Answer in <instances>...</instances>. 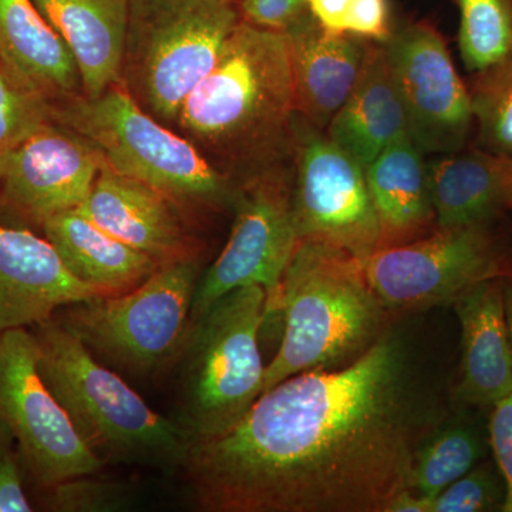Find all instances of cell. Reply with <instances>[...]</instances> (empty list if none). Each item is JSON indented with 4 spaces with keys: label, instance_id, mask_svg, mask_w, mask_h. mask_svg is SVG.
Here are the masks:
<instances>
[{
    "label": "cell",
    "instance_id": "f1b7e54d",
    "mask_svg": "<svg viewBox=\"0 0 512 512\" xmlns=\"http://www.w3.org/2000/svg\"><path fill=\"white\" fill-rule=\"evenodd\" d=\"M52 121V103L0 64V156Z\"/></svg>",
    "mask_w": 512,
    "mask_h": 512
},
{
    "label": "cell",
    "instance_id": "d6a6232c",
    "mask_svg": "<svg viewBox=\"0 0 512 512\" xmlns=\"http://www.w3.org/2000/svg\"><path fill=\"white\" fill-rule=\"evenodd\" d=\"M346 32L369 42H387L393 33L389 0H352Z\"/></svg>",
    "mask_w": 512,
    "mask_h": 512
},
{
    "label": "cell",
    "instance_id": "83f0119b",
    "mask_svg": "<svg viewBox=\"0 0 512 512\" xmlns=\"http://www.w3.org/2000/svg\"><path fill=\"white\" fill-rule=\"evenodd\" d=\"M84 474L39 491L36 507L52 512H117L130 510L136 490L121 481Z\"/></svg>",
    "mask_w": 512,
    "mask_h": 512
},
{
    "label": "cell",
    "instance_id": "ba28073f",
    "mask_svg": "<svg viewBox=\"0 0 512 512\" xmlns=\"http://www.w3.org/2000/svg\"><path fill=\"white\" fill-rule=\"evenodd\" d=\"M200 262L161 265L121 295H97L64 306L55 318L101 365L123 377L150 379L173 366L190 328Z\"/></svg>",
    "mask_w": 512,
    "mask_h": 512
},
{
    "label": "cell",
    "instance_id": "1f68e13d",
    "mask_svg": "<svg viewBox=\"0 0 512 512\" xmlns=\"http://www.w3.org/2000/svg\"><path fill=\"white\" fill-rule=\"evenodd\" d=\"M488 441L505 485L504 512H512V392L491 407Z\"/></svg>",
    "mask_w": 512,
    "mask_h": 512
},
{
    "label": "cell",
    "instance_id": "5bb4252c",
    "mask_svg": "<svg viewBox=\"0 0 512 512\" xmlns=\"http://www.w3.org/2000/svg\"><path fill=\"white\" fill-rule=\"evenodd\" d=\"M104 165L93 144L52 121L0 156V204L42 228L82 207Z\"/></svg>",
    "mask_w": 512,
    "mask_h": 512
},
{
    "label": "cell",
    "instance_id": "7c38bea8",
    "mask_svg": "<svg viewBox=\"0 0 512 512\" xmlns=\"http://www.w3.org/2000/svg\"><path fill=\"white\" fill-rule=\"evenodd\" d=\"M370 288L389 312L450 305L471 286L510 274L487 225L437 228L383 247L363 262Z\"/></svg>",
    "mask_w": 512,
    "mask_h": 512
},
{
    "label": "cell",
    "instance_id": "e0dca14e",
    "mask_svg": "<svg viewBox=\"0 0 512 512\" xmlns=\"http://www.w3.org/2000/svg\"><path fill=\"white\" fill-rule=\"evenodd\" d=\"M503 278L471 286L453 302L461 326L460 379L454 400L461 406L493 407L512 392Z\"/></svg>",
    "mask_w": 512,
    "mask_h": 512
},
{
    "label": "cell",
    "instance_id": "d4e9b609",
    "mask_svg": "<svg viewBox=\"0 0 512 512\" xmlns=\"http://www.w3.org/2000/svg\"><path fill=\"white\" fill-rule=\"evenodd\" d=\"M485 454L483 437L466 420H444L414 454L409 488L429 498L477 466Z\"/></svg>",
    "mask_w": 512,
    "mask_h": 512
},
{
    "label": "cell",
    "instance_id": "8992f818",
    "mask_svg": "<svg viewBox=\"0 0 512 512\" xmlns=\"http://www.w3.org/2000/svg\"><path fill=\"white\" fill-rule=\"evenodd\" d=\"M52 119L99 150L111 170L143 181L181 208L232 207L237 185L191 141L114 84L100 96L53 101Z\"/></svg>",
    "mask_w": 512,
    "mask_h": 512
},
{
    "label": "cell",
    "instance_id": "cb8c5ba5",
    "mask_svg": "<svg viewBox=\"0 0 512 512\" xmlns=\"http://www.w3.org/2000/svg\"><path fill=\"white\" fill-rule=\"evenodd\" d=\"M365 174L380 225L379 248L423 237L436 224L427 163L412 138L384 148Z\"/></svg>",
    "mask_w": 512,
    "mask_h": 512
},
{
    "label": "cell",
    "instance_id": "277c9868",
    "mask_svg": "<svg viewBox=\"0 0 512 512\" xmlns=\"http://www.w3.org/2000/svg\"><path fill=\"white\" fill-rule=\"evenodd\" d=\"M30 330L43 379L104 466L164 473L183 468L191 443L177 421L154 412L123 376L94 359L55 316Z\"/></svg>",
    "mask_w": 512,
    "mask_h": 512
},
{
    "label": "cell",
    "instance_id": "8d00e7d4",
    "mask_svg": "<svg viewBox=\"0 0 512 512\" xmlns=\"http://www.w3.org/2000/svg\"><path fill=\"white\" fill-rule=\"evenodd\" d=\"M503 298L505 323H507L508 339H510V348L512 355V275H505L503 278Z\"/></svg>",
    "mask_w": 512,
    "mask_h": 512
},
{
    "label": "cell",
    "instance_id": "ac0fdd59",
    "mask_svg": "<svg viewBox=\"0 0 512 512\" xmlns=\"http://www.w3.org/2000/svg\"><path fill=\"white\" fill-rule=\"evenodd\" d=\"M284 32L291 57L296 113L326 130L355 86L366 40L349 33L326 32L309 10Z\"/></svg>",
    "mask_w": 512,
    "mask_h": 512
},
{
    "label": "cell",
    "instance_id": "484cf974",
    "mask_svg": "<svg viewBox=\"0 0 512 512\" xmlns=\"http://www.w3.org/2000/svg\"><path fill=\"white\" fill-rule=\"evenodd\" d=\"M460 13L458 46L468 72L477 73L512 52V0H453Z\"/></svg>",
    "mask_w": 512,
    "mask_h": 512
},
{
    "label": "cell",
    "instance_id": "6da1fadb",
    "mask_svg": "<svg viewBox=\"0 0 512 512\" xmlns=\"http://www.w3.org/2000/svg\"><path fill=\"white\" fill-rule=\"evenodd\" d=\"M446 413L409 338L387 328L350 365L266 390L180 471L204 512H386Z\"/></svg>",
    "mask_w": 512,
    "mask_h": 512
},
{
    "label": "cell",
    "instance_id": "ffe728a7",
    "mask_svg": "<svg viewBox=\"0 0 512 512\" xmlns=\"http://www.w3.org/2000/svg\"><path fill=\"white\" fill-rule=\"evenodd\" d=\"M72 53L84 96L120 83L128 0H33Z\"/></svg>",
    "mask_w": 512,
    "mask_h": 512
},
{
    "label": "cell",
    "instance_id": "74e56055",
    "mask_svg": "<svg viewBox=\"0 0 512 512\" xmlns=\"http://www.w3.org/2000/svg\"><path fill=\"white\" fill-rule=\"evenodd\" d=\"M227 2L234 3V5H238V3L241 2V0H227Z\"/></svg>",
    "mask_w": 512,
    "mask_h": 512
},
{
    "label": "cell",
    "instance_id": "836d02e7",
    "mask_svg": "<svg viewBox=\"0 0 512 512\" xmlns=\"http://www.w3.org/2000/svg\"><path fill=\"white\" fill-rule=\"evenodd\" d=\"M237 6L242 19L275 30H285L308 12L306 0H241Z\"/></svg>",
    "mask_w": 512,
    "mask_h": 512
},
{
    "label": "cell",
    "instance_id": "603a6c76",
    "mask_svg": "<svg viewBox=\"0 0 512 512\" xmlns=\"http://www.w3.org/2000/svg\"><path fill=\"white\" fill-rule=\"evenodd\" d=\"M42 229L70 274L100 295L133 291L160 268L150 256L113 237L79 210L55 215Z\"/></svg>",
    "mask_w": 512,
    "mask_h": 512
},
{
    "label": "cell",
    "instance_id": "2e32d148",
    "mask_svg": "<svg viewBox=\"0 0 512 512\" xmlns=\"http://www.w3.org/2000/svg\"><path fill=\"white\" fill-rule=\"evenodd\" d=\"M97 295L70 274L46 238L0 225V336L32 329L64 306Z\"/></svg>",
    "mask_w": 512,
    "mask_h": 512
},
{
    "label": "cell",
    "instance_id": "3957f363",
    "mask_svg": "<svg viewBox=\"0 0 512 512\" xmlns=\"http://www.w3.org/2000/svg\"><path fill=\"white\" fill-rule=\"evenodd\" d=\"M281 345L265 367L264 390L311 370L350 365L383 335L387 315L363 264L342 249L301 241L282 279Z\"/></svg>",
    "mask_w": 512,
    "mask_h": 512
},
{
    "label": "cell",
    "instance_id": "4fadbf2b",
    "mask_svg": "<svg viewBox=\"0 0 512 512\" xmlns=\"http://www.w3.org/2000/svg\"><path fill=\"white\" fill-rule=\"evenodd\" d=\"M406 111L409 136L421 153L450 154L467 146L474 126L468 87L446 42L430 23H407L384 42Z\"/></svg>",
    "mask_w": 512,
    "mask_h": 512
},
{
    "label": "cell",
    "instance_id": "d590c367",
    "mask_svg": "<svg viewBox=\"0 0 512 512\" xmlns=\"http://www.w3.org/2000/svg\"><path fill=\"white\" fill-rule=\"evenodd\" d=\"M386 512H433V498L404 488L390 501Z\"/></svg>",
    "mask_w": 512,
    "mask_h": 512
},
{
    "label": "cell",
    "instance_id": "5b68a950",
    "mask_svg": "<svg viewBox=\"0 0 512 512\" xmlns=\"http://www.w3.org/2000/svg\"><path fill=\"white\" fill-rule=\"evenodd\" d=\"M266 293L244 286L212 303L190 328L175 357V416L192 444L221 436L251 409L264 390L259 333Z\"/></svg>",
    "mask_w": 512,
    "mask_h": 512
},
{
    "label": "cell",
    "instance_id": "4316f807",
    "mask_svg": "<svg viewBox=\"0 0 512 512\" xmlns=\"http://www.w3.org/2000/svg\"><path fill=\"white\" fill-rule=\"evenodd\" d=\"M473 74L468 93L480 144L512 158V52Z\"/></svg>",
    "mask_w": 512,
    "mask_h": 512
},
{
    "label": "cell",
    "instance_id": "f546056e",
    "mask_svg": "<svg viewBox=\"0 0 512 512\" xmlns=\"http://www.w3.org/2000/svg\"><path fill=\"white\" fill-rule=\"evenodd\" d=\"M505 485L497 466H477L433 498V512L503 511Z\"/></svg>",
    "mask_w": 512,
    "mask_h": 512
},
{
    "label": "cell",
    "instance_id": "4dcf8cb0",
    "mask_svg": "<svg viewBox=\"0 0 512 512\" xmlns=\"http://www.w3.org/2000/svg\"><path fill=\"white\" fill-rule=\"evenodd\" d=\"M36 510L18 444L12 431L0 421V512Z\"/></svg>",
    "mask_w": 512,
    "mask_h": 512
},
{
    "label": "cell",
    "instance_id": "30bf717a",
    "mask_svg": "<svg viewBox=\"0 0 512 512\" xmlns=\"http://www.w3.org/2000/svg\"><path fill=\"white\" fill-rule=\"evenodd\" d=\"M0 421L12 431L30 488L37 493L104 467L43 379L30 329L0 336Z\"/></svg>",
    "mask_w": 512,
    "mask_h": 512
},
{
    "label": "cell",
    "instance_id": "9a60e30c",
    "mask_svg": "<svg viewBox=\"0 0 512 512\" xmlns=\"http://www.w3.org/2000/svg\"><path fill=\"white\" fill-rule=\"evenodd\" d=\"M77 210L160 266L198 261L197 241L185 225L180 205L107 164Z\"/></svg>",
    "mask_w": 512,
    "mask_h": 512
},
{
    "label": "cell",
    "instance_id": "9c48e42d",
    "mask_svg": "<svg viewBox=\"0 0 512 512\" xmlns=\"http://www.w3.org/2000/svg\"><path fill=\"white\" fill-rule=\"evenodd\" d=\"M293 165H276L237 185L231 235L214 264L201 275L191 322L222 296L261 286L266 320L279 313L282 279L301 239L292 210Z\"/></svg>",
    "mask_w": 512,
    "mask_h": 512
},
{
    "label": "cell",
    "instance_id": "44dd1931",
    "mask_svg": "<svg viewBox=\"0 0 512 512\" xmlns=\"http://www.w3.org/2000/svg\"><path fill=\"white\" fill-rule=\"evenodd\" d=\"M437 228L487 225L512 208V158L487 150L439 154L427 163Z\"/></svg>",
    "mask_w": 512,
    "mask_h": 512
},
{
    "label": "cell",
    "instance_id": "8fae6325",
    "mask_svg": "<svg viewBox=\"0 0 512 512\" xmlns=\"http://www.w3.org/2000/svg\"><path fill=\"white\" fill-rule=\"evenodd\" d=\"M292 165V210L299 239L342 249L363 264L380 245L365 168L298 113Z\"/></svg>",
    "mask_w": 512,
    "mask_h": 512
},
{
    "label": "cell",
    "instance_id": "52a82bcc",
    "mask_svg": "<svg viewBox=\"0 0 512 512\" xmlns=\"http://www.w3.org/2000/svg\"><path fill=\"white\" fill-rule=\"evenodd\" d=\"M241 20L227 0H128L120 84L147 113L175 127Z\"/></svg>",
    "mask_w": 512,
    "mask_h": 512
},
{
    "label": "cell",
    "instance_id": "e575fe53",
    "mask_svg": "<svg viewBox=\"0 0 512 512\" xmlns=\"http://www.w3.org/2000/svg\"><path fill=\"white\" fill-rule=\"evenodd\" d=\"M352 0H306V8L312 18L322 26L326 32L333 35H345L346 23Z\"/></svg>",
    "mask_w": 512,
    "mask_h": 512
},
{
    "label": "cell",
    "instance_id": "7402d4cb",
    "mask_svg": "<svg viewBox=\"0 0 512 512\" xmlns=\"http://www.w3.org/2000/svg\"><path fill=\"white\" fill-rule=\"evenodd\" d=\"M0 64L50 103L83 94L72 53L33 0H0Z\"/></svg>",
    "mask_w": 512,
    "mask_h": 512
},
{
    "label": "cell",
    "instance_id": "d6986e66",
    "mask_svg": "<svg viewBox=\"0 0 512 512\" xmlns=\"http://www.w3.org/2000/svg\"><path fill=\"white\" fill-rule=\"evenodd\" d=\"M325 133L363 168L384 148L409 136L406 111L394 83L384 43L366 40L355 86L330 120Z\"/></svg>",
    "mask_w": 512,
    "mask_h": 512
},
{
    "label": "cell",
    "instance_id": "7a4b0ae2",
    "mask_svg": "<svg viewBox=\"0 0 512 512\" xmlns=\"http://www.w3.org/2000/svg\"><path fill=\"white\" fill-rule=\"evenodd\" d=\"M295 96L284 30L241 18L178 113L191 141L235 185L292 163Z\"/></svg>",
    "mask_w": 512,
    "mask_h": 512
}]
</instances>
